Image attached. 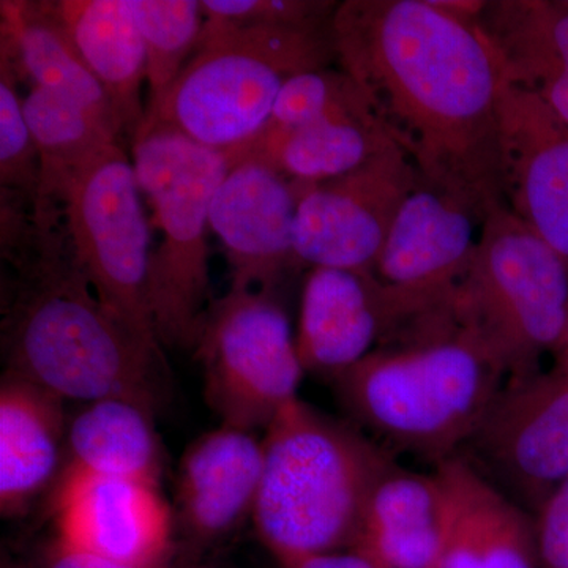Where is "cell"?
<instances>
[{
    "label": "cell",
    "instance_id": "cell-10",
    "mask_svg": "<svg viewBox=\"0 0 568 568\" xmlns=\"http://www.w3.org/2000/svg\"><path fill=\"white\" fill-rule=\"evenodd\" d=\"M422 182L390 145L351 173L305 185L294 224L297 264L373 272L396 213Z\"/></svg>",
    "mask_w": 568,
    "mask_h": 568
},
{
    "label": "cell",
    "instance_id": "cell-4",
    "mask_svg": "<svg viewBox=\"0 0 568 568\" xmlns=\"http://www.w3.org/2000/svg\"><path fill=\"white\" fill-rule=\"evenodd\" d=\"M263 446L252 519L272 556L353 549L373 491L395 465L387 452L301 398L265 429Z\"/></svg>",
    "mask_w": 568,
    "mask_h": 568
},
{
    "label": "cell",
    "instance_id": "cell-12",
    "mask_svg": "<svg viewBox=\"0 0 568 568\" xmlns=\"http://www.w3.org/2000/svg\"><path fill=\"white\" fill-rule=\"evenodd\" d=\"M469 443L537 510L568 478V369L508 377Z\"/></svg>",
    "mask_w": 568,
    "mask_h": 568
},
{
    "label": "cell",
    "instance_id": "cell-26",
    "mask_svg": "<svg viewBox=\"0 0 568 568\" xmlns=\"http://www.w3.org/2000/svg\"><path fill=\"white\" fill-rule=\"evenodd\" d=\"M148 55L149 102H156L192 58L204 28L200 0H126ZM145 104V106H148Z\"/></svg>",
    "mask_w": 568,
    "mask_h": 568
},
{
    "label": "cell",
    "instance_id": "cell-25",
    "mask_svg": "<svg viewBox=\"0 0 568 568\" xmlns=\"http://www.w3.org/2000/svg\"><path fill=\"white\" fill-rule=\"evenodd\" d=\"M22 108L39 151L41 197L62 205L82 175L121 144V136L77 103L37 85Z\"/></svg>",
    "mask_w": 568,
    "mask_h": 568
},
{
    "label": "cell",
    "instance_id": "cell-18",
    "mask_svg": "<svg viewBox=\"0 0 568 568\" xmlns=\"http://www.w3.org/2000/svg\"><path fill=\"white\" fill-rule=\"evenodd\" d=\"M444 529L436 568H540L536 521L476 466L437 463Z\"/></svg>",
    "mask_w": 568,
    "mask_h": 568
},
{
    "label": "cell",
    "instance_id": "cell-24",
    "mask_svg": "<svg viewBox=\"0 0 568 568\" xmlns=\"http://www.w3.org/2000/svg\"><path fill=\"white\" fill-rule=\"evenodd\" d=\"M163 450L153 410L123 398L88 403L69 420L63 470L160 485Z\"/></svg>",
    "mask_w": 568,
    "mask_h": 568
},
{
    "label": "cell",
    "instance_id": "cell-6",
    "mask_svg": "<svg viewBox=\"0 0 568 568\" xmlns=\"http://www.w3.org/2000/svg\"><path fill=\"white\" fill-rule=\"evenodd\" d=\"M132 144L142 196L162 233L149 267L153 327L160 345L190 349L211 305L209 213L230 164L224 152L164 126L141 125Z\"/></svg>",
    "mask_w": 568,
    "mask_h": 568
},
{
    "label": "cell",
    "instance_id": "cell-27",
    "mask_svg": "<svg viewBox=\"0 0 568 568\" xmlns=\"http://www.w3.org/2000/svg\"><path fill=\"white\" fill-rule=\"evenodd\" d=\"M21 81L13 47L0 37V200L36 204L41 197L40 156L26 121Z\"/></svg>",
    "mask_w": 568,
    "mask_h": 568
},
{
    "label": "cell",
    "instance_id": "cell-1",
    "mask_svg": "<svg viewBox=\"0 0 568 568\" xmlns=\"http://www.w3.org/2000/svg\"><path fill=\"white\" fill-rule=\"evenodd\" d=\"M336 63L364 91L426 185L481 223L504 207L500 108L506 71L477 18L437 0H345Z\"/></svg>",
    "mask_w": 568,
    "mask_h": 568
},
{
    "label": "cell",
    "instance_id": "cell-30",
    "mask_svg": "<svg viewBox=\"0 0 568 568\" xmlns=\"http://www.w3.org/2000/svg\"><path fill=\"white\" fill-rule=\"evenodd\" d=\"M41 568H209L197 560L175 558L162 564H130L121 560L100 558L91 552L71 548L52 538L44 547L40 559Z\"/></svg>",
    "mask_w": 568,
    "mask_h": 568
},
{
    "label": "cell",
    "instance_id": "cell-33",
    "mask_svg": "<svg viewBox=\"0 0 568 568\" xmlns=\"http://www.w3.org/2000/svg\"><path fill=\"white\" fill-rule=\"evenodd\" d=\"M552 357H555L556 365L564 366V368L568 369V317L562 339H560L558 349H556V353L552 354Z\"/></svg>",
    "mask_w": 568,
    "mask_h": 568
},
{
    "label": "cell",
    "instance_id": "cell-9",
    "mask_svg": "<svg viewBox=\"0 0 568 568\" xmlns=\"http://www.w3.org/2000/svg\"><path fill=\"white\" fill-rule=\"evenodd\" d=\"M62 207L97 298L145 345L162 351L149 306L151 227L133 160L121 144L82 175Z\"/></svg>",
    "mask_w": 568,
    "mask_h": 568
},
{
    "label": "cell",
    "instance_id": "cell-17",
    "mask_svg": "<svg viewBox=\"0 0 568 568\" xmlns=\"http://www.w3.org/2000/svg\"><path fill=\"white\" fill-rule=\"evenodd\" d=\"M395 145L364 91L347 78L342 91L294 129L261 132L242 148L224 152L227 164L253 162L304 185L351 173Z\"/></svg>",
    "mask_w": 568,
    "mask_h": 568
},
{
    "label": "cell",
    "instance_id": "cell-34",
    "mask_svg": "<svg viewBox=\"0 0 568 568\" xmlns=\"http://www.w3.org/2000/svg\"><path fill=\"white\" fill-rule=\"evenodd\" d=\"M0 568H28L24 566H21V564L13 562V560L10 559H3L2 560V567Z\"/></svg>",
    "mask_w": 568,
    "mask_h": 568
},
{
    "label": "cell",
    "instance_id": "cell-21",
    "mask_svg": "<svg viewBox=\"0 0 568 568\" xmlns=\"http://www.w3.org/2000/svg\"><path fill=\"white\" fill-rule=\"evenodd\" d=\"M444 496L435 474L395 465L373 491L353 551L376 568H436Z\"/></svg>",
    "mask_w": 568,
    "mask_h": 568
},
{
    "label": "cell",
    "instance_id": "cell-16",
    "mask_svg": "<svg viewBox=\"0 0 568 568\" xmlns=\"http://www.w3.org/2000/svg\"><path fill=\"white\" fill-rule=\"evenodd\" d=\"M481 224L466 205L422 182L396 213L373 274L426 304H450Z\"/></svg>",
    "mask_w": 568,
    "mask_h": 568
},
{
    "label": "cell",
    "instance_id": "cell-29",
    "mask_svg": "<svg viewBox=\"0 0 568 568\" xmlns=\"http://www.w3.org/2000/svg\"><path fill=\"white\" fill-rule=\"evenodd\" d=\"M540 568H568V478L537 508Z\"/></svg>",
    "mask_w": 568,
    "mask_h": 568
},
{
    "label": "cell",
    "instance_id": "cell-22",
    "mask_svg": "<svg viewBox=\"0 0 568 568\" xmlns=\"http://www.w3.org/2000/svg\"><path fill=\"white\" fill-rule=\"evenodd\" d=\"M0 36L13 44L22 81L77 103L123 136L118 112L71 39L58 0H2Z\"/></svg>",
    "mask_w": 568,
    "mask_h": 568
},
{
    "label": "cell",
    "instance_id": "cell-11",
    "mask_svg": "<svg viewBox=\"0 0 568 568\" xmlns=\"http://www.w3.org/2000/svg\"><path fill=\"white\" fill-rule=\"evenodd\" d=\"M447 305H429L384 284L373 272L313 267L298 315V357L305 373L334 383L422 317Z\"/></svg>",
    "mask_w": 568,
    "mask_h": 568
},
{
    "label": "cell",
    "instance_id": "cell-31",
    "mask_svg": "<svg viewBox=\"0 0 568 568\" xmlns=\"http://www.w3.org/2000/svg\"><path fill=\"white\" fill-rule=\"evenodd\" d=\"M525 10L548 50L568 71V7L548 2H525Z\"/></svg>",
    "mask_w": 568,
    "mask_h": 568
},
{
    "label": "cell",
    "instance_id": "cell-2",
    "mask_svg": "<svg viewBox=\"0 0 568 568\" xmlns=\"http://www.w3.org/2000/svg\"><path fill=\"white\" fill-rule=\"evenodd\" d=\"M7 372L63 402L123 398L155 413L163 351L145 345L97 298L82 272L61 204L0 203Z\"/></svg>",
    "mask_w": 568,
    "mask_h": 568
},
{
    "label": "cell",
    "instance_id": "cell-23",
    "mask_svg": "<svg viewBox=\"0 0 568 568\" xmlns=\"http://www.w3.org/2000/svg\"><path fill=\"white\" fill-rule=\"evenodd\" d=\"M59 10L82 59L103 85L133 141L145 119L141 99L148 55L126 0H58Z\"/></svg>",
    "mask_w": 568,
    "mask_h": 568
},
{
    "label": "cell",
    "instance_id": "cell-3",
    "mask_svg": "<svg viewBox=\"0 0 568 568\" xmlns=\"http://www.w3.org/2000/svg\"><path fill=\"white\" fill-rule=\"evenodd\" d=\"M506 381L493 355L457 323L450 305L332 384L358 425L392 446L440 463L473 439Z\"/></svg>",
    "mask_w": 568,
    "mask_h": 568
},
{
    "label": "cell",
    "instance_id": "cell-13",
    "mask_svg": "<svg viewBox=\"0 0 568 568\" xmlns=\"http://www.w3.org/2000/svg\"><path fill=\"white\" fill-rule=\"evenodd\" d=\"M55 540L130 564L178 556L174 515L160 485L63 470L51 489Z\"/></svg>",
    "mask_w": 568,
    "mask_h": 568
},
{
    "label": "cell",
    "instance_id": "cell-32",
    "mask_svg": "<svg viewBox=\"0 0 568 568\" xmlns=\"http://www.w3.org/2000/svg\"><path fill=\"white\" fill-rule=\"evenodd\" d=\"M280 568H376L364 556L346 551L321 552V555L294 556L276 560Z\"/></svg>",
    "mask_w": 568,
    "mask_h": 568
},
{
    "label": "cell",
    "instance_id": "cell-19",
    "mask_svg": "<svg viewBox=\"0 0 568 568\" xmlns=\"http://www.w3.org/2000/svg\"><path fill=\"white\" fill-rule=\"evenodd\" d=\"M263 467V439L256 433L222 425L197 437L183 454L175 489L186 537L209 545L252 518Z\"/></svg>",
    "mask_w": 568,
    "mask_h": 568
},
{
    "label": "cell",
    "instance_id": "cell-15",
    "mask_svg": "<svg viewBox=\"0 0 568 568\" xmlns=\"http://www.w3.org/2000/svg\"><path fill=\"white\" fill-rule=\"evenodd\" d=\"M504 200L568 263V126L506 78L500 108Z\"/></svg>",
    "mask_w": 568,
    "mask_h": 568
},
{
    "label": "cell",
    "instance_id": "cell-8",
    "mask_svg": "<svg viewBox=\"0 0 568 568\" xmlns=\"http://www.w3.org/2000/svg\"><path fill=\"white\" fill-rule=\"evenodd\" d=\"M193 347L222 425L265 432L298 398L306 373L275 291L230 290L212 301Z\"/></svg>",
    "mask_w": 568,
    "mask_h": 568
},
{
    "label": "cell",
    "instance_id": "cell-5",
    "mask_svg": "<svg viewBox=\"0 0 568 568\" xmlns=\"http://www.w3.org/2000/svg\"><path fill=\"white\" fill-rule=\"evenodd\" d=\"M336 62L332 26L235 29L205 21L192 58L142 125L164 126L230 152L253 141L291 78Z\"/></svg>",
    "mask_w": 568,
    "mask_h": 568
},
{
    "label": "cell",
    "instance_id": "cell-28",
    "mask_svg": "<svg viewBox=\"0 0 568 568\" xmlns=\"http://www.w3.org/2000/svg\"><path fill=\"white\" fill-rule=\"evenodd\" d=\"M205 21L235 29L331 28L338 2L327 0H201Z\"/></svg>",
    "mask_w": 568,
    "mask_h": 568
},
{
    "label": "cell",
    "instance_id": "cell-14",
    "mask_svg": "<svg viewBox=\"0 0 568 568\" xmlns=\"http://www.w3.org/2000/svg\"><path fill=\"white\" fill-rule=\"evenodd\" d=\"M304 183L264 164H235L220 183L209 224L231 267V290L275 291L291 267L294 224Z\"/></svg>",
    "mask_w": 568,
    "mask_h": 568
},
{
    "label": "cell",
    "instance_id": "cell-20",
    "mask_svg": "<svg viewBox=\"0 0 568 568\" xmlns=\"http://www.w3.org/2000/svg\"><path fill=\"white\" fill-rule=\"evenodd\" d=\"M65 402L24 377L6 372L0 384V511L24 514L52 488L65 459Z\"/></svg>",
    "mask_w": 568,
    "mask_h": 568
},
{
    "label": "cell",
    "instance_id": "cell-7",
    "mask_svg": "<svg viewBox=\"0 0 568 568\" xmlns=\"http://www.w3.org/2000/svg\"><path fill=\"white\" fill-rule=\"evenodd\" d=\"M452 312L507 379L536 373L566 331L568 263L504 205L481 224Z\"/></svg>",
    "mask_w": 568,
    "mask_h": 568
}]
</instances>
